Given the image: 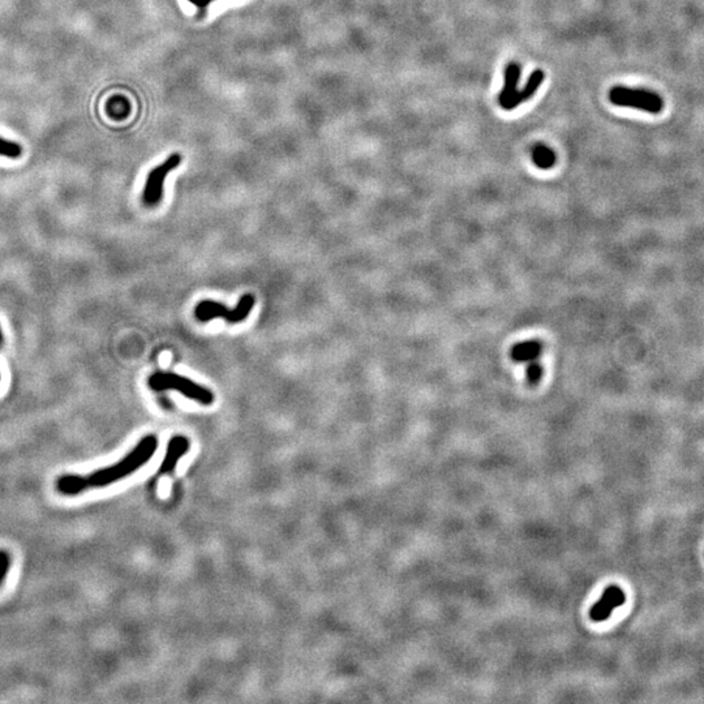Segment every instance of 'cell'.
I'll return each instance as SVG.
<instances>
[{"label": "cell", "instance_id": "7", "mask_svg": "<svg viewBox=\"0 0 704 704\" xmlns=\"http://www.w3.org/2000/svg\"><path fill=\"white\" fill-rule=\"evenodd\" d=\"M189 448H191V441L186 436H174L173 438L167 443L165 458L161 463L159 472L161 473L173 472L179 463L180 459L186 456Z\"/></svg>", "mask_w": 704, "mask_h": 704}, {"label": "cell", "instance_id": "13", "mask_svg": "<svg viewBox=\"0 0 704 704\" xmlns=\"http://www.w3.org/2000/svg\"><path fill=\"white\" fill-rule=\"evenodd\" d=\"M21 154H23L21 145L0 137V157L17 159V158L21 157Z\"/></svg>", "mask_w": 704, "mask_h": 704}, {"label": "cell", "instance_id": "14", "mask_svg": "<svg viewBox=\"0 0 704 704\" xmlns=\"http://www.w3.org/2000/svg\"><path fill=\"white\" fill-rule=\"evenodd\" d=\"M541 377H543V367L540 366L539 361L535 360V361L528 363V366H527V381L530 382L531 385H536L541 380Z\"/></svg>", "mask_w": 704, "mask_h": 704}, {"label": "cell", "instance_id": "17", "mask_svg": "<svg viewBox=\"0 0 704 704\" xmlns=\"http://www.w3.org/2000/svg\"><path fill=\"white\" fill-rule=\"evenodd\" d=\"M1 342H3V333H1V329H0V346H1Z\"/></svg>", "mask_w": 704, "mask_h": 704}, {"label": "cell", "instance_id": "11", "mask_svg": "<svg viewBox=\"0 0 704 704\" xmlns=\"http://www.w3.org/2000/svg\"><path fill=\"white\" fill-rule=\"evenodd\" d=\"M532 162L541 170H549L555 164V154L553 150L545 145H536L531 153Z\"/></svg>", "mask_w": 704, "mask_h": 704}, {"label": "cell", "instance_id": "4", "mask_svg": "<svg viewBox=\"0 0 704 704\" xmlns=\"http://www.w3.org/2000/svg\"><path fill=\"white\" fill-rule=\"evenodd\" d=\"M610 102L620 107H631L645 113L659 114L664 109V101L658 93L647 89L615 86L609 91Z\"/></svg>", "mask_w": 704, "mask_h": 704}, {"label": "cell", "instance_id": "8", "mask_svg": "<svg viewBox=\"0 0 704 704\" xmlns=\"http://www.w3.org/2000/svg\"><path fill=\"white\" fill-rule=\"evenodd\" d=\"M544 77H545V75H544V72H543V71H540V69H538V71H533L531 76H530V79L527 80V84H526L525 88L522 90H519V91L517 90V91H516V94H514L513 97L510 98L509 102L505 105L503 109H505V110H508V111H510V110H514L516 107H518L519 105H522V104H525L526 101H528L530 98L533 97V96H535V93H536L538 89H539L540 85H541L543 81H544Z\"/></svg>", "mask_w": 704, "mask_h": 704}, {"label": "cell", "instance_id": "5", "mask_svg": "<svg viewBox=\"0 0 704 704\" xmlns=\"http://www.w3.org/2000/svg\"><path fill=\"white\" fill-rule=\"evenodd\" d=\"M181 164V156L179 153H174L166 159L164 164L154 167L150 171L143 191V203L148 208H154L159 205L164 197V184L169 174L179 167Z\"/></svg>", "mask_w": 704, "mask_h": 704}, {"label": "cell", "instance_id": "6", "mask_svg": "<svg viewBox=\"0 0 704 704\" xmlns=\"http://www.w3.org/2000/svg\"><path fill=\"white\" fill-rule=\"evenodd\" d=\"M626 601V595L622 591L621 587L612 585L603 592L599 601L591 608L590 618L593 622L607 621L613 610L621 607Z\"/></svg>", "mask_w": 704, "mask_h": 704}, {"label": "cell", "instance_id": "18", "mask_svg": "<svg viewBox=\"0 0 704 704\" xmlns=\"http://www.w3.org/2000/svg\"><path fill=\"white\" fill-rule=\"evenodd\" d=\"M0 378H1V376H0Z\"/></svg>", "mask_w": 704, "mask_h": 704}, {"label": "cell", "instance_id": "2", "mask_svg": "<svg viewBox=\"0 0 704 704\" xmlns=\"http://www.w3.org/2000/svg\"><path fill=\"white\" fill-rule=\"evenodd\" d=\"M148 385L154 391H179L181 396L192 399L200 405L211 406L214 403V394L211 390L174 372H156L150 376Z\"/></svg>", "mask_w": 704, "mask_h": 704}, {"label": "cell", "instance_id": "1", "mask_svg": "<svg viewBox=\"0 0 704 704\" xmlns=\"http://www.w3.org/2000/svg\"><path fill=\"white\" fill-rule=\"evenodd\" d=\"M158 438L156 435L143 437L126 457L116 463L90 472L88 475L67 473L56 480L58 492L64 496H77L93 488H105L126 479L134 472L149 463L158 450Z\"/></svg>", "mask_w": 704, "mask_h": 704}, {"label": "cell", "instance_id": "10", "mask_svg": "<svg viewBox=\"0 0 704 704\" xmlns=\"http://www.w3.org/2000/svg\"><path fill=\"white\" fill-rule=\"evenodd\" d=\"M543 352L541 343L538 341H526L511 348V358L517 363H531L539 359Z\"/></svg>", "mask_w": 704, "mask_h": 704}, {"label": "cell", "instance_id": "9", "mask_svg": "<svg viewBox=\"0 0 704 704\" xmlns=\"http://www.w3.org/2000/svg\"><path fill=\"white\" fill-rule=\"evenodd\" d=\"M521 79V66L517 63H509L505 69V85L498 96V104L502 109L510 101L517 91L518 83Z\"/></svg>", "mask_w": 704, "mask_h": 704}, {"label": "cell", "instance_id": "12", "mask_svg": "<svg viewBox=\"0 0 704 704\" xmlns=\"http://www.w3.org/2000/svg\"><path fill=\"white\" fill-rule=\"evenodd\" d=\"M107 113L111 118L121 119L129 114V105L123 97H115L107 104Z\"/></svg>", "mask_w": 704, "mask_h": 704}, {"label": "cell", "instance_id": "16", "mask_svg": "<svg viewBox=\"0 0 704 704\" xmlns=\"http://www.w3.org/2000/svg\"><path fill=\"white\" fill-rule=\"evenodd\" d=\"M193 6H196L200 9H205V8L209 7L210 4L214 1V0H189Z\"/></svg>", "mask_w": 704, "mask_h": 704}, {"label": "cell", "instance_id": "15", "mask_svg": "<svg viewBox=\"0 0 704 704\" xmlns=\"http://www.w3.org/2000/svg\"><path fill=\"white\" fill-rule=\"evenodd\" d=\"M8 568H9V555L6 552L0 550V585L7 574Z\"/></svg>", "mask_w": 704, "mask_h": 704}, {"label": "cell", "instance_id": "3", "mask_svg": "<svg viewBox=\"0 0 704 704\" xmlns=\"http://www.w3.org/2000/svg\"><path fill=\"white\" fill-rule=\"evenodd\" d=\"M255 304L256 298L252 293H244L233 308H228L214 300H203L196 306L195 317L200 323H209L214 318H223L226 323H240L247 318Z\"/></svg>", "mask_w": 704, "mask_h": 704}]
</instances>
